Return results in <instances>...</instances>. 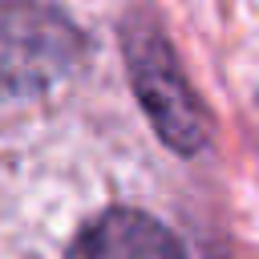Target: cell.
I'll return each instance as SVG.
<instances>
[{
	"label": "cell",
	"instance_id": "cell-1",
	"mask_svg": "<svg viewBox=\"0 0 259 259\" xmlns=\"http://www.w3.org/2000/svg\"><path fill=\"white\" fill-rule=\"evenodd\" d=\"M121 40H125V61H130V81L138 89L146 117L162 134V142L178 154H198L206 146L210 121L190 81L182 77L178 57L170 53L166 36L150 20H130Z\"/></svg>",
	"mask_w": 259,
	"mask_h": 259
},
{
	"label": "cell",
	"instance_id": "cell-2",
	"mask_svg": "<svg viewBox=\"0 0 259 259\" xmlns=\"http://www.w3.org/2000/svg\"><path fill=\"white\" fill-rule=\"evenodd\" d=\"M81 57L77 28L49 4L4 0L0 4V89L40 93L57 85Z\"/></svg>",
	"mask_w": 259,
	"mask_h": 259
},
{
	"label": "cell",
	"instance_id": "cell-3",
	"mask_svg": "<svg viewBox=\"0 0 259 259\" xmlns=\"http://www.w3.org/2000/svg\"><path fill=\"white\" fill-rule=\"evenodd\" d=\"M69 259H186L178 239L146 210H105L69 247Z\"/></svg>",
	"mask_w": 259,
	"mask_h": 259
}]
</instances>
